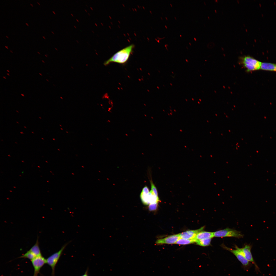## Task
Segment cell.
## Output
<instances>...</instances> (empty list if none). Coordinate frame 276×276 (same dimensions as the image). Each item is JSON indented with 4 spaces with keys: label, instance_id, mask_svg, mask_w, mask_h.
<instances>
[{
    "label": "cell",
    "instance_id": "cell-1",
    "mask_svg": "<svg viewBox=\"0 0 276 276\" xmlns=\"http://www.w3.org/2000/svg\"><path fill=\"white\" fill-rule=\"evenodd\" d=\"M134 46L131 44L118 51L105 61L104 64L107 65L111 63L120 64L125 63L132 53Z\"/></svg>",
    "mask_w": 276,
    "mask_h": 276
},
{
    "label": "cell",
    "instance_id": "cell-2",
    "mask_svg": "<svg viewBox=\"0 0 276 276\" xmlns=\"http://www.w3.org/2000/svg\"><path fill=\"white\" fill-rule=\"evenodd\" d=\"M240 63L249 72L260 69L262 62L250 55H244L239 57Z\"/></svg>",
    "mask_w": 276,
    "mask_h": 276
},
{
    "label": "cell",
    "instance_id": "cell-3",
    "mask_svg": "<svg viewBox=\"0 0 276 276\" xmlns=\"http://www.w3.org/2000/svg\"><path fill=\"white\" fill-rule=\"evenodd\" d=\"M70 241L65 243L62 247L58 251L53 254L46 259L47 263L51 268L52 270V275L55 276V266L63 252Z\"/></svg>",
    "mask_w": 276,
    "mask_h": 276
},
{
    "label": "cell",
    "instance_id": "cell-4",
    "mask_svg": "<svg viewBox=\"0 0 276 276\" xmlns=\"http://www.w3.org/2000/svg\"><path fill=\"white\" fill-rule=\"evenodd\" d=\"M213 235L214 237H232L240 238L243 237L240 232L229 228L213 232Z\"/></svg>",
    "mask_w": 276,
    "mask_h": 276
},
{
    "label": "cell",
    "instance_id": "cell-5",
    "mask_svg": "<svg viewBox=\"0 0 276 276\" xmlns=\"http://www.w3.org/2000/svg\"><path fill=\"white\" fill-rule=\"evenodd\" d=\"M221 245L222 247L224 249L231 252L235 255L238 260L243 266H247L249 265V262L245 258L241 248L235 246V249H234L228 248L223 244Z\"/></svg>",
    "mask_w": 276,
    "mask_h": 276
},
{
    "label": "cell",
    "instance_id": "cell-6",
    "mask_svg": "<svg viewBox=\"0 0 276 276\" xmlns=\"http://www.w3.org/2000/svg\"><path fill=\"white\" fill-rule=\"evenodd\" d=\"M31 261L34 269L33 276H38L41 268L47 263L46 259L42 256L36 257Z\"/></svg>",
    "mask_w": 276,
    "mask_h": 276
},
{
    "label": "cell",
    "instance_id": "cell-7",
    "mask_svg": "<svg viewBox=\"0 0 276 276\" xmlns=\"http://www.w3.org/2000/svg\"><path fill=\"white\" fill-rule=\"evenodd\" d=\"M251 245L246 244L245 245L244 247L241 248V249L246 259L249 262H251L254 264L256 269L259 270V268L255 261L251 252Z\"/></svg>",
    "mask_w": 276,
    "mask_h": 276
},
{
    "label": "cell",
    "instance_id": "cell-8",
    "mask_svg": "<svg viewBox=\"0 0 276 276\" xmlns=\"http://www.w3.org/2000/svg\"><path fill=\"white\" fill-rule=\"evenodd\" d=\"M180 238L179 234L171 235L164 238L159 239L156 242L157 244H175Z\"/></svg>",
    "mask_w": 276,
    "mask_h": 276
},
{
    "label": "cell",
    "instance_id": "cell-9",
    "mask_svg": "<svg viewBox=\"0 0 276 276\" xmlns=\"http://www.w3.org/2000/svg\"><path fill=\"white\" fill-rule=\"evenodd\" d=\"M204 228L203 226L196 230H190L179 233L180 238L185 239H192L194 238L199 232L203 231Z\"/></svg>",
    "mask_w": 276,
    "mask_h": 276
},
{
    "label": "cell",
    "instance_id": "cell-10",
    "mask_svg": "<svg viewBox=\"0 0 276 276\" xmlns=\"http://www.w3.org/2000/svg\"><path fill=\"white\" fill-rule=\"evenodd\" d=\"M213 237V232L202 231L198 233L194 238L198 240L212 238Z\"/></svg>",
    "mask_w": 276,
    "mask_h": 276
},
{
    "label": "cell",
    "instance_id": "cell-11",
    "mask_svg": "<svg viewBox=\"0 0 276 276\" xmlns=\"http://www.w3.org/2000/svg\"><path fill=\"white\" fill-rule=\"evenodd\" d=\"M260 69L265 71H276V63H262Z\"/></svg>",
    "mask_w": 276,
    "mask_h": 276
},
{
    "label": "cell",
    "instance_id": "cell-12",
    "mask_svg": "<svg viewBox=\"0 0 276 276\" xmlns=\"http://www.w3.org/2000/svg\"><path fill=\"white\" fill-rule=\"evenodd\" d=\"M38 237L37 238L35 244L29 250L32 252L36 257L42 256V255L39 247Z\"/></svg>",
    "mask_w": 276,
    "mask_h": 276
},
{
    "label": "cell",
    "instance_id": "cell-13",
    "mask_svg": "<svg viewBox=\"0 0 276 276\" xmlns=\"http://www.w3.org/2000/svg\"><path fill=\"white\" fill-rule=\"evenodd\" d=\"M197 240L194 238L192 239H185L180 238L175 243L179 245H185L196 243Z\"/></svg>",
    "mask_w": 276,
    "mask_h": 276
},
{
    "label": "cell",
    "instance_id": "cell-14",
    "mask_svg": "<svg viewBox=\"0 0 276 276\" xmlns=\"http://www.w3.org/2000/svg\"><path fill=\"white\" fill-rule=\"evenodd\" d=\"M211 239L212 238H210L198 240H197L196 243L197 245L201 246H208L211 245Z\"/></svg>",
    "mask_w": 276,
    "mask_h": 276
},
{
    "label": "cell",
    "instance_id": "cell-15",
    "mask_svg": "<svg viewBox=\"0 0 276 276\" xmlns=\"http://www.w3.org/2000/svg\"><path fill=\"white\" fill-rule=\"evenodd\" d=\"M36 257L32 252L28 250L25 254L19 257V258H27L31 261Z\"/></svg>",
    "mask_w": 276,
    "mask_h": 276
},
{
    "label": "cell",
    "instance_id": "cell-16",
    "mask_svg": "<svg viewBox=\"0 0 276 276\" xmlns=\"http://www.w3.org/2000/svg\"><path fill=\"white\" fill-rule=\"evenodd\" d=\"M150 182L151 185V190L156 197H158L157 190L155 186L153 183L152 179L150 180Z\"/></svg>",
    "mask_w": 276,
    "mask_h": 276
},
{
    "label": "cell",
    "instance_id": "cell-17",
    "mask_svg": "<svg viewBox=\"0 0 276 276\" xmlns=\"http://www.w3.org/2000/svg\"><path fill=\"white\" fill-rule=\"evenodd\" d=\"M158 203L151 204L149 205L148 209L150 211H153L155 210L157 206Z\"/></svg>",
    "mask_w": 276,
    "mask_h": 276
},
{
    "label": "cell",
    "instance_id": "cell-18",
    "mask_svg": "<svg viewBox=\"0 0 276 276\" xmlns=\"http://www.w3.org/2000/svg\"><path fill=\"white\" fill-rule=\"evenodd\" d=\"M142 192L145 194H148L150 191L149 190L146 186H145L143 189Z\"/></svg>",
    "mask_w": 276,
    "mask_h": 276
},
{
    "label": "cell",
    "instance_id": "cell-19",
    "mask_svg": "<svg viewBox=\"0 0 276 276\" xmlns=\"http://www.w3.org/2000/svg\"><path fill=\"white\" fill-rule=\"evenodd\" d=\"M88 269L87 268L84 274L81 276H89L88 275Z\"/></svg>",
    "mask_w": 276,
    "mask_h": 276
},
{
    "label": "cell",
    "instance_id": "cell-20",
    "mask_svg": "<svg viewBox=\"0 0 276 276\" xmlns=\"http://www.w3.org/2000/svg\"><path fill=\"white\" fill-rule=\"evenodd\" d=\"M165 27L166 28H167V27L166 25H165Z\"/></svg>",
    "mask_w": 276,
    "mask_h": 276
},
{
    "label": "cell",
    "instance_id": "cell-21",
    "mask_svg": "<svg viewBox=\"0 0 276 276\" xmlns=\"http://www.w3.org/2000/svg\"><path fill=\"white\" fill-rule=\"evenodd\" d=\"M21 95H22V96H24V94H21Z\"/></svg>",
    "mask_w": 276,
    "mask_h": 276
},
{
    "label": "cell",
    "instance_id": "cell-22",
    "mask_svg": "<svg viewBox=\"0 0 276 276\" xmlns=\"http://www.w3.org/2000/svg\"><path fill=\"white\" fill-rule=\"evenodd\" d=\"M3 78H4L5 79H6V77H5L3 76Z\"/></svg>",
    "mask_w": 276,
    "mask_h": 276
},
{
    "label": "cell",
    "instance_id": "cell-23",
    "mask_svg": "<svg viewBox=\"0 0 276 276\" xmlns=\"http://www.w3.org/2000/svg\"><path fill=\"white\" fill-rule=\"evenodd\" d=\"M165 18H166V20H168V19H167V17H165Z\"/></svg>",
    "mask_w": 276,
    "mask_h": 276
},
{
    "label": "cell",
    "instance_id": "cell-24",
    "mask_svg": "<svg viewBox=\"0 0 276 276\" xmlns=\"http://www.w3.org/2000/svg\"><path fill=\"white\" fill-rule=\"evenodd\" d=\"M194 40H195V41H196V38H194Z\"/></svg>",
    "mask_w": 276,
    "mask_h": 276
},
{
    "label": "cell",
    "instance_id": "cell-25",
    "mask_svg": "<svg viewBox=\"0 0 276 276\" xmlns=\"http://www.w3.org/2000/svg\"><path fill=\"white\" fill-rule=\"evenodd\" d=\"M189 44H190V45H191V43H190L189 42Z\"/></svg>",
    "mask_w": 276,
    "mask_h": 276
},
{
    "label": "cell",
    "instance_id": "cell-26",
    "mask_svg": "<svg viewBox=\"0 0 276 276\" xmlns=\"http://www.w3.org/2000/svg\"><path fill=\"white\" fill-rule=\"evenodd\" d=\"M170 5L171 7L172 6V5L171 4H170Z\"/></svg>",
    "mask_w": 276,
    "mask_h": 276
},
{
    "label": "cell",
    "instance_id": "cell-27",
    "mask_svg": "<svg viewBox=\"0 0 276 276\" xmlns=\"http://www.w3.org/2000/svg\"><path fill=\"white\" fill-rule=\"evenodd\" d=\"M7 71L8 72H9V71L8 70H7Z\"/></svg>",
    "mask_w": 276,
    "mask_h": 276
},
{
    "label": "cell",
    "instance_id": "cell-28",
    "mask_svg": "<svg viewBox=\"0 0 276 276\" xmlns=\"http://www.w3.org/2000/svg\"><path fill=\"white\" fill-rule=\"evenodd\" d=\"M7 75H8V76H9V74H8V73H7Z\"/></svg>",
    "mask_w": 276,
    "mask_h": 276
},
{
    "label": "cell",
    "instance_id": "cell-29",
    "mask_svg": "<svg viewBox=\"0 0 276 276\" xmlns=\"http://www.w3.org/2000/svg\"><path fill=\"white\" fill-rule=\"evenodd\" d=\"M5 47H6V48H7V49H8V48H7V47L6 46H5Z\"/></svg>",
    "mask_w": 276,
    "mask_h": 276
},
{
    "label": "cell",
    "instance_id": "cell-30",
    "mask_svg": "<svg viewBox=\"0 0 276 276\" xmlns=\"http://www.w3.org/2000/svg\"><path fill=\"white\" fill-rule=\"evenodd\" d=\"M39 74L41 76H42V75L40 73H39Z\"/></svg>",
    "mask_w": 276,
    "mask_h": 276
},
{
    "label": "cell",
    "instance_id": "cell-31",
    "mask_svg": "<svg viewBox=\"0 0 276 276\" xmlns=\"http://www.w3.org/2000/svg\"><path fill=\"white\" fill-rule=\"evenodd\" d=\"M42 62H43L44 63V61H43V60H42Z\"/></svg>",
    "mask_w": 276,
    "mask_h": 276
},
{
    "label": "cell",
    "instance_id": "cell-32",
    "mask_svg": "<svg viewBox=\"0 0 276 276\" xmlns=\"http://www.w3.org/2000/svg\"><path fill=\"white\" fill-rule=\"evenodd\" d=\"M26 25H27V26H28V24H27V23H26Z\"/></svg>",
    "mask_w": 276,
    "mask_h": 276
},
{
    "label": "cell",
    "instance_id": "cell-33",
    "mask_svg": "<svg viewBox=\"0 0 276 276\" xmlns=\"http://www.w3.org/2000/svg\"><path fill=\"white\" fill-rule=\"evenodd\" d=\"M175 19H176V17H175Z\"/></svg>",
    "mask_w": 276,
    "mask_h": 276
},
{
    "label": "cell",
    "instance_id": "cell-34",
    "mask_svg": "<svg viewBox=\"0 0 276 276\" xmlns=\"http://www.w3.org/2000/svg\"><path fill=\"white\" fill-rule=\"evenodd\" d=\"M161 18L162 19V20H163V19L162 17H161Z\"/></svg>",
    "mask_w": 276,
    "mask_h": 276
},
{
    "label": "cell",
    "instance_id": "cell-35",
    "mask_svg": "<svg viewBox=\"0 0 276 276\" xmlns=\"http://www.w3.org/2000/svg\"><path fill=\"white\" fill-rule=\"evenodd\" d=\"M45 55V56H46V57H47V55Z\"/></svg>",
    "mask_w": 276,
    "mask_h": 276
},
{
    "label": "cell",
    "instance_id": "cell-36",
    "mask_svg": "<svg viewBox=\"0 0 276 276\" xmlns=\"http://www.w3.org/2000/svg\"><path fill=\"white\" fill-rule=\"evenodd\" d=\"M37 53H39V54H40V53H39V52H37Z\"/></svg>",
    "mask_w": 276,
    "mask_h": 276
},
{
    "label": "cell",
    "instance_id": "cell-37",
    "mask_svg": "<svg viewBox=\"0 0 276 276\" xmlns=\"http://www.w3.org/2000/svg\"><path fill=\"white\" fill-rule=\"evenodd\" d=\"M42 37H43V38H44V39H45V38H44V37L43 36Z\"/></svg>",
    "mask_w": 276,
    "mask_h": 276
},
{
    "label": "cell",
    "instance_id": "cell-38",
    "mask_svg": "<svg viewBox=\"0 0 276 276\" xmlns=\"http://www.w3.org/2000/svg\"><path fill=\"white\" fill-rule=\"evenodd\" d=\"M10 51L11 52H12V53H13L12 52V51Z\"/></svg>",
    "mask_w": 276,
    "mask_h": 276
},
{
    "label": "cell",
    "instance_id": "cell-39",
    "mask_svg": "<svg viewBox=\"0 0 276 276\" xmlns=\"http://www.w3.org/2000/svg\"><path fill=\"white\" fill-rule=\"evenodd\" d=\"M180 36L181 37L182 36L181 35H180Z\"/></svg>",
    "mask_w": 276,
    "mask_h": 276
},
{
    "label": "cell",
    "instance_id": "cell-40",
    "mask_svg": "<svg viewBox=\"0 0 276 276\" xmlns=\"http://www.w3.org/2000/svg\"><path fill=\"white\" fill-rule=\"evenodd\" d=\"M6 37H7V38H8V37H7V36H6Z\"/></svg>",
    "mask_w": 276,
    "mask_h": 276
},
{
    "label": "cell",
    "instance_id": "cell-41",
    "mask_svg": "<svg viewBox=\"0 0 276 276\" xmlns=\"http://www.w3.org/2000/svg\"><path fill=\"white\" fill-rule=\"evenodd\" d=\"M37 3H38L39 4V5H40V4H39V3H38V2H37Z\"/></svg>",
    "mask_w": 276,
    "mask_h": 276
},
{
    "label": "cell",
    "instance_id": "cell-42",
    "mask_svg": "<svg viewBox=\"0 0 276 276\" xmlns=\"http://www.w3.org/2000/svg\"><path fill=\"white\" fill-rule=\"evenodd\" d=\"M30 4V5H31L32 6H32V5H31V4Z\"/></svg>",
    "mask_w": 276,
    "mask_h": 276
},
{
    "label": "cell",
    "instance_id": "cell-43",
    "mask_svg": "<svg viewBox=\"0 0 276 276\" xmlns=\"http://www.w3.org/2000/svg\"><path fill=\"white\" fill-rule=\"evenodd\" d=\"M46 80H47V81H48V79H46Z\"/></svg>",
    "mask_w": 276,
    "mask_h": 276
}]
</instances>
